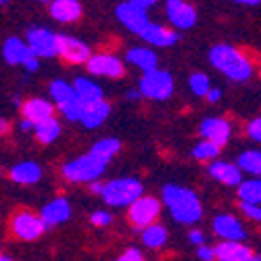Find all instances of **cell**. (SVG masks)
<instances>
[{"mask_svg":"<svg viewBox=\"0 0 261 261\" xmlns=\"http://www.w3.org/2000/svg\"><path fill=\"white\" fill-rule=\"evenodd\" d=\"M67 63H73V65H82L88 61L90 57V48L88 44H84L82 40L77 38H69V36H59V53Z\"/></svg>","mask_w":261,"mask_h":261,"instance_id":"8fae6325","label":"cell"},{"mask_svg":"<svg viewBox=\"0 0 261 261\" xmlns=\"http://www.w3.org/2000/svg\"><path fill=\"white\" fill-rule=\"evenodd\" d=\"M9 176H11V180L17 182V184H36V182L40 180V176H42V169H40L36 163L25 161V163L15 165V167L11 169Z\"/></svg>","mask_w":261,"mask_h":261,"instance_id":"cb8c5ba5","label":"cell"},{"mask_svg":"<svg viewBox=\"0 0 261 261\" xmlns=\"http://www.w3.org/2000/svg\"><path fill=\"white\" fill-rule=\"evenodd\" d=\"M5 3H7V0H0V5H5Z\"/></svg>","mask_w":261,"mask_h":261,"instance_id":"681fc988","label":"cell"},{"mask_svg":"<svg viewBox=\"0 0 261 261\" xmlns=\"http://www.w3.org/2000/svg\"><path fill=\"white\" fill-rule=\"evenodd\" d=\"M90 190H92L94 194H100V192H102V184H98V182L94 180V184H90Z\"/></svg>","mask_w":261,"mask_h":261,"instance_id":"7dc6e473","label":"cell"},{"mask_svg":"<svg viewBox=\"0 0 261 261\" xmlns=\"http://www.w3.org/2000/svg\"><path fill=\"white\" fill-rule=\"evenodd\" d=\"M50 15L61 23H73L82 17V7L77 0H53L50 3Z\"/></svg>","mask_w":261,"mask_h":261,"instance_id":"ffe728a7","label":"cell"},{"mask_svg":"<svg viewBox=\"0 0 261 261\" xmlns=\"http://www.w3.org/2000/svg\"><path fill=\"white\" fill-rule=\"evenodd\" d=\"M142 243L148 249H161L167 243V230L161 224H148L142 228Z\"/></svg>","mask_w":261,"mask_h":261,"instance_id":"4316f807","label":"cell"},{"mask_svg":"<svg viewBox=\"0 0 261 261\" xmlns=\"http://www.w3.org/2000/svg\"><path fill=\"white\" fill-rule=\"evenodd\" d=\"M90 220H92V224H94V226H100V228H105V226H109V224H111V220H113V217H111V213H107V211H94Z\"/></svg>","mask_w":261,"mask_h":261,"instance_id":"8d00e7d4","label":"cell"},{"mask_svg":"<svg viewBox=\"0 0 261 261\" xmlns=\"http://www.w3.org/2000/svg\"><path fill=\"white\" fill-rule=\"evenodd\" d=\"M213 232L220 238H224V241H243L247 236L243 224L234 215H228V213L217 215L213 220Z\"/></svg>","mask_w":261,"mask_h":261,"instance_id":"9a60e30c","label":"cell"},{"mask_svg":"<svg viewBox=\"0 0 261 261\" xmlns=\"http://www.w3.org/2000/svg\"><path fill=\"white\" fill-rule=\"evenodd\" d=\"M19 127H21V129H23V132H30V129L34 127V123H32L30 119H25V117H23V121H21V123H19Z\"/></svg>","mask_w":261,"mask_h":261,"instance_id":"f6af8a7d","label":"cell"},{"mask_svg":"<svg viewBox=\"0 0 261 261\" xmlns=\"http://www.w3.org/2000/svg\"><path fill=\"white\" fill-rule=\"evenodd\" d=\"M197 257H199L201 261H213V259H215V251H213V249H209V247H205V245H199Z\"/></svg>","mask_w":261,"mask_h":261,"instance_id":"74e56055","label":"cell"},{"mask_svg":"<svg viewBox=\"0 0 261 261\" xmlns=\"http://www.w3.org/2000/svg\"><path fill=\"white\" fill-rule=\"evenodd\" d=\"M50 96L53 100H57V105H63V102H69L75 96V90H73V84H67V82H63V80H55L50 84Z\"/></svg>","mask_w":261,"mask_h":261,"instance_id":"f546056e","label":"cell"},{"mask_svg":"<svg viewBox=\"0 0 261 261\" xmlns=\"http://www.w3.org/2000/svg\"><path fill=\"white\" fill-rule=\"evenodd\" d=\"M129 3H134L136 7H140V9H150V7H155L157 5V0H129Z\"/></svg>","mask_w":261,"mask_h":261,"instance_id":"7bdbcfd3","label":"cell"},{"mask_svg":"<svg viewBox=\"0 0 261 261\" xmlns=\"http://www.w3.org/2000/svg\"><path fill=\"white\" fill-rule=\"evenodd\" d=\"M13 232L17 238L21 241H36L38 236L44 234L46 224L42 222V217L32 213V211H21L13 217V224H11Z\"/></svg>","mask_w":261,"mask_h":261,"instance_id":"52a82bcc","label":"cell"},{"mask_svg":"<svg viewBox=\"0 0 261 261\" xmlns=\"http://www.w3.org/2000/svg\"><path fill=\"white\" fill-rule=\"evenodd\" d=\"M32 129L36 132V138H38L42 144H50V142H55V140L59 138V134H61V123L50 115V117H46V119L34 123Z\"/></svg>","mask_w":261,"mask_h":261,"instance_id":"d4e9b609","label":"cell"},{"mask_svg":"<svg viewBox=\"0 0 261 261\" xmlns=\"http://www.w3.org/2000/svg\"><path fill=\"white\" fill-rule=\"evenodd\" d=\"M247 134H249V138H253L255 142H261V117H255L253 121H249Z\"/></svg>","mask_w":261,"mask_h":261,"instance_id":"d590c367","label":"cell"},{"mask_svg":"<svg viewBox=\"0 0 261 261\" xmlns=\"http://www.w3.org/2000/svg\"><path fill=\"white\" fill-rule=\"evenodd\" d=\"M0 259H3V255H0Z\"/></svg>","mask_w":261,"mask_h":261,"instance_id":"f907efd6","label":"cell"},{"mask_svg":"<svg viewBox=\"0 0 261 261\" xmlns=\"http://www.w3.org/2000/svg\"><path fill=\"white\" fill-rule=\"evenodd\" d=\"M28 46L38 59H50L59 53V36L44 28H34L28 32Z\"/></svg>","mask_w":261,"mask_h":261,"instance_id":"ba28073f","label":"cell"},{"mask_svg":"<svg viewBox=\"0 0 261 261\" xmlns=\"http://www.w3.org/2000/svg\"><path fill=\"white\" fill-rule=\"evenodd\" d=\"M238 167L241 171H247L251 176H261V150H245L238 157Z\"/></svg>","mask_w":261,"mask_h":261,"instance_id":"f1b7e54d","label":"cell"},{"mask_svg":"<svg viewBox=\"0 0 261 261\" xmlns=\"http://www.w3.org/2000/svg\"><path fill=\"white\" fill-rule=\"evenodd\" d=\"M73 90H75V96H77V100L82 105L94 102V100L102 98V88L98 84H94L92 80H88V77H77L73 82Z\"/></svg>","mask_w":261,"mask_h":261,"instance_id":"7402d4cb","label":"cell"},{"mask_svg":"<svg viewBox=\"0 0 261 261\" xmlns=\"http://www.w3.org/2000/svg\"><path fill=\"white\" fill-rule=\"evenodd\" d=\"M117 19L121 23L134 34H140L144 30V25L148 23V15L144 9L136 7L134 3H123L117 7Z\"/></svg>","mask_w":261,"mask_h":261,"instance_id":"4fadbf2b","label":"cell"},{"mask_svg":"<svg viewBox=\"0 0 261 261\" xmlns=\"http://www.w3.org/2000/svg\"><path fill=\"white\" fill-rule=\"evenodd\" d=\"M119 259H121V261H142V259H144V255H142L138 249H127Z\"/></svg>","mask_w":261,"mask_h":261,"instance_id":"f35d334b","label":"cell"},{"mask_svg":"<svg viewBox=\"0 0 261 261\" xmlns=\"http://www.w3.org/2000/svg\"><path fill=\"white\" fill-rule=\"evenodd\" d=\"M161 213V203L153 197H140L127 205V217L136 228H144L148 224L157 222V217Z\"/></svg>","mask_w":261,"mask_h":261,"instance_id":"8992f818","label":"cell"},{"mask_svg":"<svg viewBox=\"0 0 261 261\" xmlns=\"http://www.w3.org/2000/svg\"><path fill=\"white\" fill-rule=\"evenodd\" d=\"M11 129V125H9V121H5V119H0V134H7Z\"/></svg>","mask_w":261,"mask_h":261,"instance_id":"bcb514c9","label":"cell"},{"mask_svg":"<svg viewBox=\"0 0 261 261\" xmlns=\"http://www.w3.org/2000/svg\"><path fill=\"white\" fill-rule=\"evenodd\" d=\"M188 241H190L192 245H197V247H199V245L205 243V234H203L201 230H192V232L188 234Z\"/></svg>","mask_w":261,"mask_h":261,"instance_id":"60d3db41","label":"cell"},{"mask_svg":"<svg viewBox=\"0 0 261 261\" xmlns=\"http://www.w3.org/2000/svg\"><path fill=\"white\" fill-rule=\"evenodd\" d=\"M69 215H71V207H69L67 201L61 199V197L59 199H53L48 205H44V209H42V213H40L42 222L46 224V228L57 226L61 222H67Z\"/></svg>","mask_w":261,"mask_h":261,"instance_id":"d6986e66","label":"cell"},{"mask_svg":"<svg viewBox=\"0 0 261 261\" xmlns=\"http://www.w3.org/2000/svg\"><path fill=\"white\" fill-rule=\"evenodd\" d=\"M127 100H140L142 98V92L140 90H127Z\"/></svg>","mask_w":261,"mask_h":261,"instance_id":"ee69618b","label":"cell"},{"mask_svg":"<svg viewBox=\"0 0 261 261\" xmlns=\"http://www.w3.org/2000/svg\"><path fill=\"white\" fill-rule=\"evenodd\" d=\"M111 113V105L105 102L102 98L100 100H94V102H86L84 109H82V115H80V121L86 125V127H100L105 123V119Z\"/></svg>","mask_w":261,"mask_h":261,"instance_id":"e0dca14e","label":"cell"},{"mask_svg":"<svg viewBox=\"0 0 261 261\" xmlns=\"http://www.w3.org/2000/svg\"><path fill=\"white\" fill-rule=\"evenodd\" d=\"M163 203L173 220L180 224H197L203 215V207L197 194L176 184H167L163 188Z\"/></svg>","mask_w":261,"mask_h":261,"instance_id":"6da1fadb","label":"cell"},{"mask_svg":"<svg viewBox=\"0 0 261 261\" xmlns=\"http://www.w3.org/2000/svg\"><path fill=\"white\" fill-rule=\"evenodd\" d=\"M127 63L136 65V67L142 69V71H148V69L157 67V55L153 50H148V48L136 46L132 50H127Z\"/></svg>","mask_w":261,"mask_h":261,"instance_id":"484cf974","label":"cell"},{"mask_svg":"<svg viewBox=\"0 0 261 261\" xmlns=\"http://www.w3.org/2000/svg\"><path fill=\"white\" fill-rule=\"evenodd\" d=\"M241 211L249 217V220H253V222H261V205L241 201Z\"/></svg>","mask_w":261,"mask_h":261,"instance_id":"e575fe53","label":"cell"},{"mask_svg":"<svg viewBox=\"0 0 261 261\" xmlns=\"http://www.w3.org/2000/svg\"><path fill=\"white\" fill-rule=\"evenodd\" d=\"M82 109H84V105H82L77 98H73V100H69V102L59 105V111H61L65 117H67L69 121H77V119H80Z\"/></svg>","mask_w":261,"mask_h":261,"instance_id":"836d02e7","label":"cell"},{"mask_svg":"<svg viewBox=\"0 0 261 261\" xmlns=\"http://www.w3.org/2000/svg\"><path fill=\"white\" fill-rule=\"evenodd\" d=\"M230 134H232V127L222 117H207L201 123V136L211 140V142H215L220 148L230 140Z\"/></svg>","mask_w":261,"mask_h":261,"instance_id":"5bb4252c","label":"cell"},{"mask_svg":"<svg viewBox=\"0 0 261 261\" xmlns=\"http://www.w3.org/2000/svg\"><path fill=\"white\" fill-rule=\"evenodd\" d=\"M234 3H238V5H259L261 0H234Z\"/></svg>","mask_w":261,"mask_h":261,"instance_id":"c3c4849f","label":"cell"},{"mask_svg":"<svg viewBox=\"0 0 261 261\" xmlns=\"http://www.w3.org/2000/svg\"><path fill=\"white\" fill-rule=\"evenodd\" d=\"M209 61L213 67L224 73L232 82H247L253 75V65L238 48L230 44H217L209 53Z\"/></svg>","mask_w":261,"mask_h":261,"instance_id":"7a4b0ae2","label":"cell"},{"mask_svg":"<svg viewBox=\"0 0 261 261\" xmlns=\"http://www.w3.org/2000/svg\"><path fill=\"white\" fill-rule=\"evenodd\" d=\"M119 148H121V144H119L117 138H102V140H98L90 150H92V153H96V155H100V157H105L107 161H111V159L117 155Z\"/></svg>","mask_w":261,"mask_h":261,"instance_id":"1f68e13d","label":"cell"},{"mask_svg":"<svg viewBox=\"0 0 261 261\" xmlns=\"http://www.w3.org/2000/svg\"><path fill=\"white\" fill-rule=\"evenodd\" d=\"M21 113H23V117L30 119L32 123H38L42 119L50 117L55 113V107L44 98H32V100H28L23 107H21Z\"/></svg>","mask_w":261,"mask_h":261,"instance_id":"44dd1931","label":"cell"},{"mask_svg":"<svg viewBox=\"0 0 261 261\" xmlns=\"http://www.w3.org/2000/svg\"><path fill=\"white\" fill-rule=\"evenodd\" d=\"M205 98H207L209 102H220V98H222V90H217V88H209V90H207V94H205Z\"/></svg>","mask_w":261,"mask_h":261,"instance_id":"b9f144b4","label":"cell"},{"mask_svg":"<svg viewBox=\"0 0 261 261\" xmlns=\"http://www.w3.org/2000/svg\"><path fill=\"white\" fill-rule=\"evenodd\" d=\"M44 3H46V0H44Z\"/></svg>","mask_w":261,"mask_h":261,"instance_id":"f5cc1de1","label":"cell"},{"mask_svg":"<svg viewBox=\"0 0 261 261\" xmlns=\"http://www.w3.org/2000/svg\"><path fill=\"white\" fill-rule=\"evenodd\" d=\"M88 71L92 75H100V77H111V80H117L123 75V63L115 57V55H90L88 61Z\"/></svg>","mask_w":261,"mask_h":261,"instance_id":"9c48e42d","label":"cell"},{"mask_svg":"<svg viewBox=\"0 0 261 261\" xmlns=\"http://www.w3.org/2000/svg\"><path fill=\"white\" fill-rule=\"evenodd\" d=\"M21 65H23V67H25L30 73H34V71L38 69V57L32 53V55H28V59H25L23 63H21Z\"/></svg>","mask_w":261,"mask_h":261,"instance_id":"ab89813d","label":"cell"},{"mask_svg":"<svg viewBox=\"0 0 261 261\" xmlns=\"http://www.w3.org/2000/svg\"><path fill=\"white\" fill-rule=\"evenodd\" d=\"M209 173H211V178H215L224 186H238L243 182L241 167L234 163H228V161H213L209 165Z\"/></svg>","mask_w":261,"mask_h":261,"instance_id":"ac0fdd59","label":"cell"},{"mask_svg":"<svg viewBox=\"0 0 261 261\" xmlns=\"http://www.w3.org/2000/svg\"><path fill=\"white\" fill-rule=\"evenodd\" d=\"M167 17L176 30H190L197 23V11L186 5L184 0H169L167 3Z\"/></svg>","mask_w":261,"mask_h":261,"instance_id":"30bf717a","label":"cell"},{"mask_svg":"<svg viewBox=\"0 0 261 261\" xmlns=\"http://www.w3.org/2000/svg\"><path fill=\"white\" fill-rule=\"evenodd\" d=\"M167 3H169V0H167Z\"/></svg>","mask_w":261,"mask_h":261,"instance_id":"816d5d0a","label":"cell"},{"mask_svg":"<svg viewBox=\"0 0 261 261\" xmlns=\"http://www.w3.org/2000/svg\"><path fill=\"white\" fill-rule=\"evenodd\" d=\"M144 42H148L150 46H161V48H167V46H173L176 42L180 40V34H176L173 30H167L163 25H157V23H148L144 25V30L138 34Z\"/></svg>","mask_w":261,"mask_h":261,"instance_id":"7c38bea8","label":"cell"},{"mask_svg":"<svg viewBox=\"0 0 261 261\" xmlns=\"http://www.w3.org/2000/svg\"><path fill=\"white\" fill-rule=\"evenodd\" d=\"M238 199L261 205V176H255L253 180H245L238 184Z\"/></svg>","mask_w":261,"mask_h":261,"instance_id":"83f0119b","label":"cell"},{"mask_svg":"<svg viewBox=\"0 0 261 261\" xmlns=\"http://www.w3.org/2000/svg\"><path fill=\"white\" fill-rule=\"evenodd\" d=\"M107 159L96 155V153H90L84 155V157H77L75 161H69L67 165L63 167V176L67 178L69 182H94L98 180L102 173H105V167H107Z\"/></svg>","mask_w":261,"mask_h":261,"instance_id":"3957f363","label":"cell"},{"mask_svg":"<svg viewBox=\"0 0 261 261\" xmlns=\"http://www.w3.org/2000/svg\"><path fill=\"white\" fill-rule=\"evenodd\" d=\"M142 194V184L136 178H117L102 184L100 197L111 207H127Z\"/></svg>","mask_w":261,"mask_h":261,"instance_id":"277c9868","label":"cell"},{"mask_svg":"<svg viewBox=\"0 0 261 261\" xmlns=\"http://www.w3.org/2000/svg\"><path fill=\"white\" fill-rule=\"evenodd\" d=\"M3 55H5V61L11 63V65H21L28 55H32L30 46L25 44L23 40H19V38H9L5 42V48H3Z\"/></svg>","mask_w":261,"mask_h":261,"instance_id":"603a6c76","label":"cell"},{"mask_svg":"<svg viewBox=\"0 0 261 261\" xmlns=\"http://www.w3.org/2000/svg\"><path fill=\"white\" fill-rule=\"evenodd\" d=\"M217 155H220V146L207 138H203V142H199L192 148V157L197 161H213Z\"/></svg>","mask_w":261,"mask_h":261,"instance_id":"4dcf8cb0","label":"cell"},{"mask_svg":"<svg viewBox=\"0 0 261 261\" xmlns=\"http://www.w3.org/2000/svg\"><path fill=\"white\" fill-rule=\"evenodd\" d=\"M140 92L142 96L153 100H167L173 92V80L167 71H161L157 67L148 69L140 80Z\"/></svg>","mask_w":261,"mask_h":261,"instance_id":"5b68a950","label":"cell"},{"mask_svg":"<svg viewBox=\"0 0 261 261\" xmlns=\"http://www.w3.org/2000/svg\"><path fill=\"white\" fill-rule=\"evenodd\" d=\"M188 84H190V90L194 92V96H205L207 90L211 88V82L205 73H192Z\"/></svg>","mask_w":261,"mask_h":261,"instance_id":"d6a6232c","label":"cell"},{"mask_svg":"<svg viewBox=\"0 0 261 261\" xmlns=\"http://www.w3.org/2000/svg\"><path fill=\"white\" fill-rule=\"evenodd\" d=\"M215 259H222V261H253L255 253L245 247L241 241H224L217 245L215 249Z\"/></svg>","mask_w":261,"mask_h":261,"instance_id":"2e32d148","label":"cell"}]
</instances>
